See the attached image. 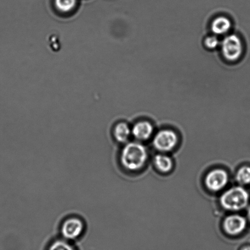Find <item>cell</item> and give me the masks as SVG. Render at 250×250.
Listing matches in <instances>:
<instances>
[{
    "label": "cell",
    "instance_id": "17",
    "mask_svg": "<svg viewBox=\"0 0 250 250\" xmlns=\"http://www.w3.org/2000/svg\"><path fill=\"white\" fill-rule=\"evenodd\" d=\"M247 215H248L249 219L250 220V206L249 208L248 212H247Z\"/></svg>",
    "mask_w": 250,
    "mask_h": 250
},
{
    "label": "cell",
    "instance_id": "4",
    "mask_svg": "<svg viewBox=\"0 0 250 250\" xmlns=\"http://www.w3.org/2000/svg\"><path fill=\"white\" fill-rule=\"evenodd\" d=\"M220 45L223 56L229 61L238 60L243 52V45L241 39L235 34L227 36Z\"/></svg>",
    "mask_w": 250,
    "mask_h": 250
},
{
    "label": "cell",
    "instance_id": "14",
    "mask_svg": "<svg viewBox=\"0 0 250 250\" xmlns=\"http://www.w3.org/2000/svg\"><path fill=\"white\" fill-rule=\"evenodd\" d=\"M76 2L77 0H55L56 8L64 13L72 11L74 9Z\"/></svg>",
    "mask_w": 250,
    "mask_h": 250
},
{
    "label": "cell",
    "instance_id": "11",
    "mask_svg": "<svg viewBox=\"0 0 250 250\" xmlns=\"http://www.w3.org/2000/svg\"><path fill=\"white\" fill-rule=\"evenodd\" d=\"M46 250H78L73 242L60 237L53 239L46 247Z\"/></svg>",
    "mask_w": 250,
    "mask_h": 250
},
{
    "label": "cell",
    "instance_id": "13",
    "mask_svg": "<svg viewBox=\"0 0 250 250\" xmlns=\"http://www.w3.org/2000/svg\"><path fill=\"white\" fill-rule=\"evenodd\" d=\"M236 180L242 185H248L250 183V167L248 166H242L236 173Z\"/></svg>",
    "mask_w": 250,
    "mask_h": 250
},
{
    "label": "cell",
    "instance_id": "9",
    "mask_svg": "<svg viewBox=\"0 0 250 250\" xmlns=\"http://www.w3.org/2000/svg\"><path fill=\"white\" fill-rule=\"evenodd\" d=\"M131 132L132 136L139 140H146L153 134V127L150 122L140 121L134 125Z\"/></svg>",
    "mask_w": 250,
    "mask_h": 250
},
{
    "label": "cell",
    "instance_id": "5",
    "mask_svg": "<svg viewBox=\"0 0 250 250\" xmlns=\"http://www.w3.org/2000/svg\"><path fill=\"white\" fill-rule=\"evenodd\" d=\"M177 135L171 130H163L154 136L153 144L157 150L168 152L175 148L178 143Z\"/></svg>",
    "mask_w": 250,
    "mask_h": 250
},
{
    "label": "cell",
    "instance_id": "16",
    "mask_svg": "<svg viewBox=\"0 0 250 250\" xmlns=\"http://www.w3.org/2000/svg\"><path fill=\"white\" fill-rule=\"evenodd\" d=\"M239 250H250V246L247 245V246H242Z\"/></svg>",
    "mask_w": 250,
    "mask_h": 250
},
{
    "label": "cell",
    "instance_id": "1",
    "mask_svg": "<svg viewBox=\"0 0 250 250\" xmlns=\"http://www.w3.org/2000/svg\"><path fill=\"white\" fill-rule=\"evenodd\" d=\"M148 159L146 147L137 142H127L124 144L119 156L122 167L128 171L141 170Z\"/></svg>",
    "mask_w": 250,
    "mask_h": 250
},
{
    "label": "cell",
    "instance_id": "12",
    "mask_svg": "<svg viewBox=\"0 0 250 250\" xmlns=\"http://www.w3.org/2000/svg\"><path fill=\"white\" fill-rule=\"evenodd\" d=\"M154 165L162 173H168L172 170L173 161L170 157L164 154H158L154 159Z\"/></svg>",
    "mask_w": 250,
    "mask_h": 250
},
{
    "label": "cell",
    "instance_id": "8",
    "mask_svg": "<svg viewBox=\"0 0 250 250\" xmlns=\"http://www.w3.org/2000/svg\"><path fill=\"white\" fill-rule=\"evenodd\" d=\"M112 135L117 143L125 144L128 142L132 135L131 129L126 122H120L112 129Z\"/></svg>",
    "mask_w": 250,
    "mask_h": 250
},
{
    "label": "cell",
    "instance_id": "6",
    "mask_svg": "<svg viewBox=\"0 0 250 250\" xmlns=\"http://www.w3.org/2000/svg\"><path fill=\"white\" fill-rule=\"evenodd\" d=\"M229 180L227 171L222 169H215L208 173L205 178V185L209 190L217 192L227 185Z\"/></svg>",
    "mask_w": 250,
    "mask_h": 250
},
{
    "label": "cell",
    "instance_id": "3",
    "mask_svg": "<svg viewBox=\"0 0 250 250\" xmlns=\"http://www.w3.org/2000/svg\"><path fill=\"white\" fill-rule=\"evenodd\" d=\"M249 200V193L244 188L235 187L223 193L220 202L225 210L239 211L247 206Z\"/></svg>",
    "mask_w": 250,
    "mask_h": 250
},
{
    "label": "cell",
    "instance_id": "7",
    "mask_svg": "<svg viewBox=\"0 0 250 250\" xmlns=\"http://www.w3.org/2000/svg\"><path fill=\"white\" fill-rule=\"evenodd\" d=\"M246 226L247 221L244 217L239 215H231L225 219L223 227L229 236L236 237L244 231Z\"/></svg>",
    "mask_w": 250,
    "mask_h": 250
},
{
    "label": "cell",
    "instance_id": "2",
    "mask_svg": "<svg viewBox=\"0 0 250 250\" xmlns=\"http://www.w3.org/2000/svg\"><path fill=\"white\" fill-rule=\"evenodd\" d=\"M86 229V223L83 218L77 215H68L61 223L60 237L74 242L82 238Z\"/></svg>",
    "mask_w": 250,
    "mask_h": 250
},
{
    "label": "cell",
    "instance_id": "15",
    "mask_svg": "<svg viewBox=\"0 0 250 250\" xmlns=\"http://www.w3.org/2000/svg\"><path fill=\"white\" fill-rule=\"evenodd\" d=\"M205 45L206 47L210 50H213L218 47L220 45V41L219 38L215 36H210L207 37L205 40Z\"/></svg>",
    "mask_w": 250,
    "mask_h": 250
},
{
    "label": "cell",
    "instance_id": "10",
    "mask_svg": "<svg viewBox=\"0 0 250 250\" xmlns=\"http://www.w3.org/2000/svg\"><path fill=\"white\" fill-rule=\"evenodd\" d=\"M211 30L215 35H224L230 30L231 22L229 18L224 16H220L212 22Z\"/></svg>",
    "mask_w": 250,
    "mask_h": 250
}]
</instances>
